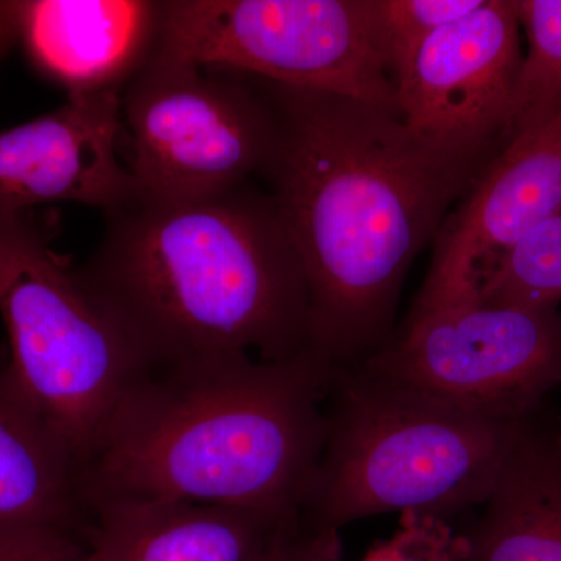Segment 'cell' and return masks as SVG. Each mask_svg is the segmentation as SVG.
Returning a JSON list of instances; mask_svg holds the SVG:
<instances>
[{"label":"cell","instance_id":"1","mask_svg":"<svg viewBox=\"0 0 561 561\" xmlns=\"http://www.w3.org/2000/svg\"><path fill=\"white\" fill-rule=\"evenodd\" d=\"M256 80L275 119L262 176L305 268L311 350L360 367L397 331L412 262L500 150L421 136L375 103Z\"/></svg>","mask_w":561,"mask_h":561},{"label":"cell","instance_id":"2","mask_svg":"<svg viewBox=\"0 0 561 561\" xmlns=\"http://www.w3.org/2000/svg\"><path fill=\"white\" fill-rule=\"evenodd\" d=\"M335 368L308 350L153 365L80 472L88 507L157 500L300 512Z\"/></svg>","mask_w":561,"mask_h":561},{"label":"cell","instance_id":"3","mask_svg":"<svg viewBox=\"0 0 561 561\" xmlns=\"http://www.w3.org/2000/svg\"><path fill=\"white\" fill-rule=\"evenodd\" d=\"M105 217L81 271L151 367L311 350L308 280L271 192L243 184L198 201L135 198Z\"/></svg>","mask_w":561,"mask_h":561},{"label":"cell","instance_id":"4","mask_svg":"<svg viewBox=\"0 0 561 561\" xmlns=\"http://www.w3.org/2000/svg\"><path fill=\"white\" fill-rule=\"evenodd\" d=\"M519 423L362 367L335 368L327 437L302 500V519L321 534L339 535L346 524L381 513L446 519L482 505Z\"/></svg>","mask_w":561,"mask_h":561},{"label":"cell","instance_id":"5","mask_svg":"<svg viewBox=\"0 0 561 561\" xmlns=\"http://www.w3.org/2000/svg\"><path fill=\"white\" fill-rule=\"evenodd\" d=\"M49 214L0 209V316L11 386L83 465L151 364L81 267L58 253Z\"/></svg>","mask_w":561,"mask_h":561},{"label":"cell","instance_id":"6","mask_svg":"<svg viewBox=\"0 0 561 561\" xmlns=\"http://www.w3.org/2000/svg\"><path fill=\"white\" fill-rule=\"evenodd\" d=\"M151 57L397 111L371 0H169Z\"/></svg>","mask_w":561,"mask_h":561},{"label":"cell","instance_id":"7","mask_svg":"<svg viewBox=\"0 0 561 561\" xmlns=\"http://www.w3.org/2000/svg\"><path fill=\"white\" fill-rule=\"evenodd\" d=\"M128 171L142 201L216 197L264 175L275 119L256 77L151 57L122 91Z\"/></svg>","mask_w":561,"mask_h":561},{"label":"cell","instance_id":"8","mask_svg":"<svg viewBox=\"0 0 561 561\" xmlns=\"http://www.w3.org/2000/svg\"><path fill=\"white\" fill-rule=\"evenodd\" d=\"M360 367L494 419H527L561 387V313L482 301L412 309Z\"/></svg>","mask_w":561,"mask_h":561},{"label":"cell","instance_id":"9","mask_svg":"<svg viewBox=\"0 0 561 561\" xmlns=\"http://www.w3.org/2000/svg\"><path fill=\"white\" fill-rule=\"evenodd\" d=\"M523 58L515 0H483L435 32L398 76V114L421 136L501 150Z\"/></svg>","mask_w":561,"mask_h":561},{"label":"cell","instance_id":"10","mask_svg":"<svg viewBox=\"0 0 561 561\" xmlns=\"http://www.w3.org/2000/svg\"><path fill=\"white\" fill-rule=\"evenodd\" d=\"M561 206V111L494 154L443 221L415 311L474 301L496 262Z\"/></svg>","mask_w":561,"mask_h":561},{"label":"cell","instance_id":"11","mask_svg":"<svg viewBox=\"0 0 561 561\" xmlns=\"http://www.w3.org/2000/svg\"><path fill=\"white\" fill-rule=\"evenodd\" d=\"M122 92L68 99L60 108L0 131V209L70 202L103 214L138 197L121 161Z\"/></svg>","mask_w":561,"mask_h":561},{"label":"cell","instance_id":"12","mask_svg":"<svg viewBox=\"0 0 561 561\" xmlns=\"http://www.w3.org/2000/svg\"><path fill=\"white\" fill-rule=\"evenodd\" d=\"M90 527L79 463L0 362V556L84 552Z\"/></svg>","mask_w":561,"mask_h":561},{"label":"cell","instance_id":"13","mask_svg":"<svg viewBox=\"0 0 561 561\" xmlns=\"http://www.w3.org/2000/svg\"><path fill=\"white\" fill-rule=\"evenodd\" d=\"M90 561H267L301 513L157 500L90 505Z\"/></svg>","mask_w":561,"mask_h":561},{"label":"cell","instance_id":"14","mask_svg":"<svg viewBox=\"0 0 561 561\" xmlns=\"http://www.w3.org/2000/svg\"><path fill=\"white\" fill-rule=\"evenodd\" d=\"M160 16L147 0L20 2V43L68 99L122 92L153 55Z\"/></svg>","mask_w":561,"mask_h":561},{"label":"cell","instance_id":"15","mask_svg":"<svg viewBox=\"0 0 561 561\" xmlns=\"http://www.w3.org/2000/svg\"><path fill=\"white\" fill-rule=\"evenodd\" d=\"M482 507L467 561H561V431L522 420Z\"/></svg>","mask_w":561,"mask_h":561},{"label":"cell","instance_id":"16","mask_svg":"<svg viewBox=\"0 0 561 561\" xmlns=\"http://www.w3.org/2000/svg\"><path fill=\"white\" fill-rule=\"evenodd\" d=\"M527 38L502 147L561 111V0H515Z\"/></svg>","mask_w":561,"mask_h":561},{"label":"cell","instance_id":"17","mask_svg":"<svg viewBox=\"0 0 561 561\" xmlns=\"http://www.w3.org/2000/svg\"><path fill=\"white\" fill-rule=\"evenodd\" d=\"M474 301L538 311L559 309L561 206L496 262L482 279Z\"/></svg>","mask_w":561,"mask_h":561},{"label":"cell","instance_id":"18","mask_svg":"<svg viewBox=\"0 0 561 561\" xmlns=\"http://www.w3.org/2000/svg\"><path fill=\"white\" fill-rule=\"evenodd\" d=\"M483 0H371L373 20L391 80L445 25L468 16Z\"/></svg>","mask_w":561,"mask_h":561},{"label":"cell","instance_id":"19","mask_svg":"<svg viewBox=\"0 0 561 561\" xmlns=\"http://www.w3.org/2000/svg\"><path fill=\"white\" fill-rule=\"evenodd\" d=\"M467 537L437 516L404 513L390 540L375 546L360 561H467Z\"/></svg>","mask_w":561,"mask_h":561},{"label":"cell","instance_id":"20","mask_svg":"<svg viewBox=\"0 0 561 561\" xmlns=\"http://www.w3.org/2000/svg\"><path fill=\"white\" fill-rule=\"evenodd\" d=\"M339 559H341L339 535L313 530L301 518L267 561H339Z\"/></svg>","mask_w":561,"mask_h":561},{"label":"cell","instance_id":"21","mask_svg":"<svg viewBox=\"0 0 561 561\" xmlns=\"http://www.w3.org/2000/svg\"><path fill=\"white\" fill-rule=\"evenodd\" d=\"M20 43V2H0V58Z\"/></svg>","mask_w":561,"mask_h":561},{"label":"cell","instance_id":"22","mask_svg":"<svg viewBox=\"0 0 561 561\" xmlns=\"http://www.w3.org/2000/svg\"><path fill=\"white\" fill-rule=\"evenodd\" d=\"M0 561H90L87 551L80 553L66 552H31L0 556Z\"/></svg>","mask_w":561,"mask_h":561}]
</instances>
